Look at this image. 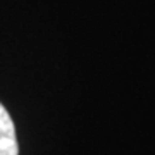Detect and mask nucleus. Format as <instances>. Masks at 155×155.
<instances>
[{"label":"nucleus","mask_w":155,"mask_h":155,"mask_svg":"<svg viewBox=\"0 0 155 155\" xmlns=\"http://www.w3.org/2000/svg\"><path fill=\"white\" fill-rule=\"evenodd\" d=\"M0 155H19L14 121L2 104H0Z\"/></svg>","instance_id":"obj_1"}]
</instances>
